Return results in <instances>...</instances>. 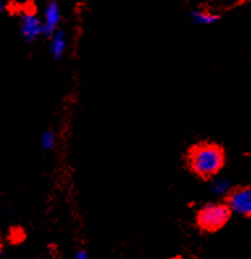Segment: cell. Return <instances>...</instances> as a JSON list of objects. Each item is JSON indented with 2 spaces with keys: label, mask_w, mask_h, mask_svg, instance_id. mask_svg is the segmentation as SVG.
<instances>
[{
  "label": "cell",
  "mask_w": 251,
  "mask_h": 259,
  "mask_svg": "<svg viewBox=\"0 0 251 259\" xmlns=\"http://www.w3.org/2000/svg\"><path fill=\"white\" fill-rule=\"evenodd\" d=\"M232 210L228 204L206 203L197 212V225L205 232H216L221 229L229 221Z\"/></svg>",
  "instance_id": "7a4b0ae2"
},
{
  "label": "cell",
  "mask_w": 251,
  "mask_h": 259,
  "mask_svg": "<svg viewBox=\"0 0 251 259\" xmlns=\"http://www.w3.org/2000/svg\"><path fill=\"white\" fill-rule=\"evenodd\" d=\"M44 36L50 37L59 29L61 24V8L57 2H49L44 8Z\"/></svg>",
  "instance_id": "5b68a950"
},
{
  "label": "cell",
  "mask_w": 251,
  "mask_h": 259,
  "mask_svg": "<svg viewBox=\"0 0 251 259\" xmlns=\"http://www.w3.org/2000/svg\"><path fill=\"white\" fill-rule=\"evenodd\" d=\"M228 207L233 213L251 216V187L237 188L228 195Z\"/></svg>",
  "instance_id": "277c9868"
},
{
  "label": "cell",
  "mask_w": 251,
  "mask_h": 259,
  "mask_svg": "<svg viewBox=\"0 0 251 259\" xmlns=\"http://www.w3.org/2000/svg\"><path fill=\"white\" fill-rule=\"evenodd\" d=\"M225 163V154L220 146L209 142L195 145L188 153L191 170L202 179H211L219 174Z\"/></svg>",
  "instance_id": "6da1fadb"
},
{
  "label": "cell",
  "mask_w": 251,
  "mask_h": 259,
  "mask_svg": "<svg viewBox=\"0 0 251 259\" xmlns=\"http://www.w3.org/2000/svg\"><path fill=\"white\" fill-rule=\"evenodd\" d=\"M75 259H90V255L86 250H79L75 254Z\"/></svg>",
  "instance_id": "30bf717a"
},
{
  "label": "cell",
  "mask_w": 251,
  "mask_h": 259,
  "mask_svg": "<svg viewBox=\"0 0 251 259\" xmlns=\"http://www.w3.org/2000/svg\"><path fill=\"white\" fill-rule=\"evenodd\" d=\"M212 195L217 197L228 196L230 194V182L226 178L215 177L213 181L211 182V187H209Z\"/></svg>",
  "instance_id": "52a82bcc"
},
{
  "label": "cell",
  "mask_w": 251,
  "mask_h": 259,
  "mask_svg": "<svg viewBox=\"0 0 251 259\" xmlns=\"http://www.w3.org/2000/svg\"><path fill=\"white\" fill-rule=\"evenodd\" d=\"M3 8H4L3 0H0V13H2V11H3Z\"/></svg>",
  "instance_id": "8fae6325"
},
{
  "label": "cell",
  "mask_w": 251,
  "mask_h": 259,
  "mask_svg": "<svg viewBox=\"0 0 251 259\" xmlns=\"http://www.w3.org/2000/svg\"><path fill=\"white\" fill-rule=\"evenodd\" d=\"M20 33L26 42H33L44 36L43 19L36 13L25 12L20 17Z\"/></svg>",
  "instance_id": "3957f363"
},
{
  "label": "cell",
  "mask_w": 251,
  "mask_h": 259,
  "mask_svg": "<svg viewBox=\"0 0 251 259\" xmlns=\"http://www.w3.org/2000/svg\"><path fill=\"white\" fill-rule=\"evenodd\" d=\"M57 142V136L53 131H45L41 135V138H39V145L44 150H52L54 146H56Z\"/></svg>",
  "instance_id": "9c48e42d"
},
{
  "label": "cell",
  "mask_w": 251,
  "mask_h": 259,
  "mask_svg": "<svg viewBox=\"0 0 251 259\" xmlns=\"http://www.w3.org/2000/svg\"><path fill=\"white\" fill-rule=\"evenodd\" d=\"M49 38H50L49 50H50V54L53 56V58H56V59L62 58L63 54H65L66 52V48H67V38H66L65 32L58 29L54 34H52Z\"/></svg>",
  "instance_id": "8992f818"
},
{
  "label": "cell",
  "mask_w": 251,
  "mask_h": 259,
  "mask_svg": "<svg viewBox=\"0 0 251 259\" xmlns=\"http://www.w3.org/2000/svg\"><path fill=\"white\" fill-rule=\"evenodd\" d=\"M191 19H192L196 25H211V24H215L216 21H219L220 17L219 15L209 12V11L197 10L191 13Z\"/></svg>",
  "instance_id": "ba28073f"
},
{
  "label": "cell",
  "mask_w": 251,
  "mask_h": 259,
  "mask_svg": "<svg viewBox=\"0 0 251 259\" xmlns=\"http://www.w3.org/2000/svg\"><path fill=\"white\" fill-rule=\"evenodd\" d=\"M224 2H233V0H224Z\"/></svg>",
  "instance_id": "7c38bea8"
},
{
  "label": "cell",
  "mask_w": 251,
  "mask_h": 259,
  "mask_svg": "<svg viewBox=\"0 0 251 259\" xmlns=\"http://www.w3.org/2000/svg\"><path fill=\"white\" fill-rule=\"evenodd\" d=\"M248 2H251V0H248Z\"/></svg>",
  "instance_id": "4fadbf2b"
}]
</instances>
